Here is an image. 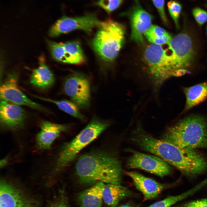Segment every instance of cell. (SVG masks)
<instances>
[{"label":"cell","mask_w":207,"mask_h":207,"mask_svg":"<svg viewBox=\"0 0 207 207\" xmlns=\"http://www.w3.org/2000/svg\"><path fill=\"white\" fill-rule=\"evenodd\" d=\"M76 168L79 181L83 184L101 182L120 184L122 182L121 163L107 152L96 151L82 155L77 161Z\"/></svg>","instance_id":"1"},{"label":"cell","mask_w":207,"mask_h":207,"mask_svg":"<svg viewBox=\"0 0 207 207\" xmlns=\"http://www.w3.org/2000/svg\"><path fill=\"white\" fill-rule=\"evenodd\" d=\"M178 146L207 150V120L192 116L169 128L161 139Z\"/></svg>","instance_id":"2"},{"label":"cell","mask_w":207,"mask_h":207,"mask_svg":"<svg viewBox=\"0 0 207 207\" xmlns=\"http://www.w3.org/2000/svg\"><path fill=\"white\" fill-rule=\"evenodd\" d=\"M92 41L95 51L104 60H114L123 43L125 28L122 24L108 19L101 21Z\"/></svg>","instance_id":"3"},{"label":"cell","mask_w":207,"mask_h":207,"mask_svg":"<svg viewBox=\"0 0 207 207\" xmlns=\"http://www.w3.org/2000/svg\"><path fill=\"white\" fill-rule=\"evenodd\" d=\"M109 125L108 122L93 117L75 138L63 147L57 160V166L64 167L71 162L80 151L96 139Z\"/></svg>","instance_id":"4"},{"label":"cell","mask_w":207,"mask_h":207,"mask_svg":"<svg viewBox=\"0 0 207 207\" xmlns=\"http://www.w3.org/2000/svg\"><path fill=\"white\" fill-rule=\"evenodd\" d=\"M144 55L149 73L156 82L161 83L175 76L176 70L169 54L161 45H149L145 49Z\"/></svg>","instance_id":"5"},{"label":"cell","mask_w":207,"mask_h":207,"mask_svg":"<svg viewBox=\"0 0 207 207\" xmlns=\"http://www.w3.org/2000/svg\"><path fill=\"white\" fill-rule=\"evenodd\" d=\"M168 45L171 51L169 55L176 72L192 65L196 53L193 40L187 33L182 32L172 37Z\"/></svg>","instance_id":"6"},{"label":"cell","mask_w":207,"mask_h":207,"mask_svg":"<svg viewBox=\"0 0 207 207\" xmlns=\"http://www.w3.org/2000/svg\"><path fill=\"white\" fill-rule=\"evenodd\" d=\"M101 22L95 14L76 17L64 16L51 26L48 34L51 37H55L77 30L90 33L93 28L98 27Z\"/></svg>","instance_id":"7"},{"label":"cell","mask_w":207,"mask_h":207,"mask_svg":"<svg viewBox=\"0 0 207 207\" xmlns=\"http://www.w3.org/2000/svg\"><path fill=\"white\" fill-rule=\"evenodd\" d=\"M65 93L72 102L81 108H88L91 96L89 80L84 74L73 72L66 79L64 85Z\"/></svg>","instance_id":"8"},{"label":"cell","mask_w":207,"mask_h":207,"mask_svg":"<svg viewBox=\"0 0 207 207\" xmlns=\"http://www.w3.org/2000/svg\"><path fill=\"white\" fill-rule=\"evenodd\" d=\"M133 4L121 14L129 19L131 28L132 40L139 44L144 43V34L151 25L153 16L143 9L138 0H133Z\"/></svg>","instance_id":"9"},{"label":"cell","mask_w":207,"mask_h":207,"mask_svg":"<svg viewBox=\"0 0 207 207\" xmlns=\"http://www.w3.org/2000/svg\"><path fill=\"white\" fill-rule=\"evenodd\" d=\"M132 152V155L127 162L128 168L141 169L162 177L171 173V167L160 157L136 151Z\"/></svg>","instance_id":"10"},{"label":"cell","mask_w":207,"mask_h":207,"mask_svg":"<svg viewBox=\"0 0 207 207\" xmlns=\"http://www.w3.org/2000/svg\"><path fill=\"white\" fill-rule=\"evenodd\" d=\"M36 200L4 180L0 184V207H38Z\"/></svg>","instance_id":"11"},{"label":"cell","mask_w":207,"mask_h":207,"mask_svg":"<svg viewBox=\"0 0 207 207\" xmlns=\"http://www.w3.org/2000/svg\"><path fill=\"white\" fill-rule=\"evenodd\" d=\"M1 100L8 101L19 106H25L37 110L47 111L40 104L28 98L19 89L17 74H9L0 87Z\"/></svg>","instance_id":"12"},{"label":"cell","mask_w":207,"mask_h":207,"mask_svg":"<svg viewBox=\"0 0 207 207\" xmlns=\"http://www.w3.org/2000/svg\"><path fill=\"white\" fill-rule=\"evenodd\" d=\"M26 117L25 111L19 106L1 100L0 120L1 125L12 129L23 127Z\"/></svg>","instance_id":"13"},{"label":"cell","mask_w":207,"mask_h":207,"mask_svg":"<svg viewBox=\"0 0 207 207\" xmlns=\"http://www.w3.org/2000/svg\"><path fill=\"white\" fill-rule=\"evenodd\" d=\"M41 129L36 137L38 147L42 150L50 147L54 141L62 132L66 131L68 127L66 125L57 124L47 121L41 122Z\"/></svg>","instance_id":"14"},{"label":"cell","mask_w":207,"mask_h":207,"mask_svg":"<svg viewBox=\"0 0 207 207\" xmlns=\"http://www.w3.org/2000/svg\"><path fill=\"white\" fill-rule=\"evenodd\" d=\"M125 173L132 179L136 188L143 194L145 199L156 197L165 188L164 185L137 172L126 171Z\"/></svg>","instance_id":"15"},{"label":"cell","mask_w":207,"mask_h":207,"mask_svg":"<svg viewBox=\"0 0 207 207\" xmlns=\"http://www.w3.org/2000/svg\"><path fill=\"white\" fill-rule=\"evenodd\" d=\"M104 183L98 182L80 193L78 200L80 207H102Z\"/></svg>","instance_id":"16"},{"label":"cell","mask_w":207,"mask_h":207,"mask_svg":"<svg viewBox=\"0 0 207 207\" xmlns=\"http://www.w3.org/2000/svg\"><path fill=\"white\" fill-rule=\"evenodd\" d=\"M39 59V65L31 74L30 82L33 86L42 90L51 87L55 82L53 74L45 64L42 57Z\"/></svg>","instance_id":"17"},{"label":"cell","mask_w":207,"mask_h":207,"mask_svg":"<svg viewBox=\"0 0 207 207\" xmlns=\"http://www.w3.org/2000/svg\"><path fill=\"white\" fill-rule=\"evenodd\" d=\"M131 194L128 189L120 184H106L103 191V200L110 207H116L121 200Z\"/></svg>","instance_id":"18"},{"label":"cell","mask_w":207,"mask_h":207,"mask_svg":"<svg viewBox=\"0 0 207 207\" xmlns=\"http://www.w3.org/2000/svg\"><path fill=\"white\" fill-rule=\"evenodd\" d=\"M186 103L184 110L187 111L201 103L207 98V82L184 88Z\"/></svg>","instance_id":"19"},{"label":"cell","mask_w":207,"mask_h":207,"mask_svg":"<svg viewBox=\"0 0 207 207\" xmlns=\"http://www.w3.org/2000/svg\"><path fill=\"white\" fill-rule=\"evenodd\" d=\"M152 44L161 45L168 44L172 38L170 33L157 25L152 24L144 34Z\"/></svg>","instance_id":"20"},{"label":"cell","mask_w":207,"mask_h":207,"mask_svg":"<svg viewBox=\"0 0 207 207\" xmlns=\"http://www.w3.org/2000/svg\"><path fill=\"white\" fill-rule=\"evenodd\" d=\"M36 98L55 104L61 110L70 115L82 120L84 118V116L80 112L78 106L73 102L62 99L56 100L32 95Z\"/></svg>","instance_id":"21"},{"label":"cell","mask_w":207,"mask_h":207,"mask_svg":"<svg viewBox=\"0 0 207 207\" xmlns=\"http://www.w3.org/2000/svg\"><path fill=\"white\" fill-rule=\"evenodd\" d=\"M61 43L71 56L72 64H80L85 62V57L78 41H74Z\"/></svg>","instance_id":"22"},{"label":"cell","mask_w":207,"mask_h":207,"mask_svg":"<svg viewBox=\"0 0 207 207\" xmlns=\"http://www.w3.org/2000/svg\"><path fill=\"white\" fill-rule=\"evenodd\" d=\"M47 44L51 55L57 61L72 64V58L61 43L48 41Z\"/></svg>","instance_id":"23"},{"label":"cell","mask_w":207,"mask_h":207,"mask_svg":"<svg viewBox=\"0 0 207 207\" xmlns=\"http://www.w3.org/2000/svg\"><path fill=\"white\" fill-rule=\"evenodd\" d=\"M193 193L192 190L175 196H169L164 199L155 202L148 207H171L177 202Z\"/></svg>","instance_id":"24"},{"label":"cell","mask_w":207,"mask_h":207,"mask_svg":"<svg viewBox=\"0 0 207 207\" xmlns=\"http://www.w3.org/2000/svg\"><path fill=\"white\" fill-rule=\"evenodd\" d=\"M124 0H99L95 3V5L104 10L108 14H110L119 8Z\"/></svg>","instance_id":"25"},{"label":"cell","mask_w":207,"mask_h":207,"mask_svg":"<svg viewBox=\"0 0 207 207\" xmlns=\"http://www.w3.org/2000/svg\"><path fill=\"white\" fill-rule=\"evenodd\" d=\"M167 6L169 14L176 28L179 29L180 27L178 19L182 9L181 5L177 1L171 0L168 2Z\"/></svg>","instance_id":"26"},{"label":"cell","mask_w":207,"mask_h":207,"mask_svg":"<svg viewBox=\"0 0 207 207\" xmlns=\"http://www.w3.org/2000/svg\"><path fill=\"white\" fill-rule=\"evenodd\" d=\"M152 1L163 23L168 25L169 22L164 9V0H152Z\"/></svg>","instance_id":"27"},{"label":"cell","mask_w":207,"mask_h":207,"mask_svg":"<svg viewBox=\"0 0 207 207\" xmlns=\"http://www.w3.org/2000/svg\"><path fill=\"white\" fill-rule=\"evenodd\" d=\"M193 16L197 23L202 26L207 21V12L198 7L193 9L192 11Z\"/></svg>","instance_id":"28"},{"label":"cell","mask_w":207,"mask_h":207,"mask_svg":"<svg viewBox=\"0 0 207 207\" xmlns=\"http://www.w3.org/2000/svg\"><path fill=\"white\" fill-rule=\"evenodd\" d=\"M173 207H207V198L191 201Z\"/></svg>","instance_id":"29"},{"label":"cell","mask_w":207,"mask_h":207,"mask_svg":"<svg viewBox=\"0 0 207 207\" xmlns=\"http://www.w3.org/2000/svg\"><path fill=\"white\" fill-rule=\"evenodd\" d=\"M51 206L52 207H69L62 200L57 202Z\"/></svg>","instance_id":"30"},{"label":"cell","mask_w":207,"mask_h":207,"mask_svg":"<svg viewBox=\"0 0 207 207\" xmlns=\"http://www.w3.org/2000/svg\"><path fill=\"white\" fill-rule=\"evenodd\" d=\"M7 162L6 160L5 159H3L1 161V166H4Z\"/></svg>","instance_id":"31"},{"label":"cell","mask_w":207,"mask_h":207,"mask_svg":"<svg viewBox=\"0 0 207 207\" xmlns=\"http://www.w3.org/2000/svg\"><path fill=\"white\" fill-rule=\"evenodd\" d=\"M118 207H134L133 206L129 204H126L119 206Z\"/></svg>","instance_id":"32"},{"label":"cell","mask_w":207,"mask_h":207,"mask_svg":"<svg viewBox=\"0 0 207 207\" xmlns=\"http://www.w3.org/2000/svg\"><path fill=\"white\" fill-rule=\"evenodd\" d=\"M206 33H207V26L206 28Z\"/></svg>","instance_id":"33"},{"label":"cell","mask_w":207,"mask_h":207,"mask_svg":"<svg viewBox=\"0 0 207 207\" xmlns=\"http://www.w3.org/2000/svg\"><path fill=\"white\" fill-rule=\"evenodd\" d=\"M206 6L207 8V4L206 5Z\"/></svg>","instance_id":"34"},{"label":"cell","mask_w":207,"mask_h":207,"mask_svg":"<svg viewBox=\"0 0 207 207\" xmlns=\"http://www.w3.org/2000/svg\"><path fill=\"white\" fill-rule=\"evenodd\" d=\"M50 207H52V206H51Z\"/></svg>","instance_id":"35"}]
</instances>
